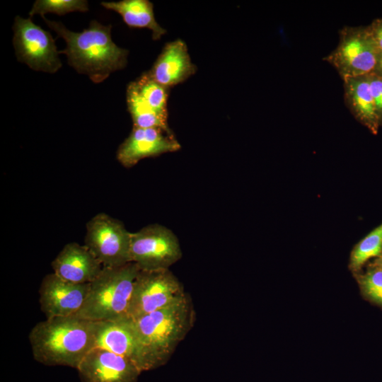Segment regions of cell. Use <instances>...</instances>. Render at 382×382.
<instances>
[{"instance_id":"1","label":"cell","mask_w":382,"mask_h":382,"mask_svg":"<svg viewBox=\"0 0 382 382\" xmlns=\"http://www.w3.org/2000/svg\"><path fill=\"white\" fill-rule=\"evenodd\" d=\"M196 313L190 295L164 308L131 318L137 338L141 369L165 364L194 325Z\"/></svg>"},{"instance_id":"2","label":"cell","mask_w":382,"mask_h":382,"mask_svg":"<svg viewBox=\"0 0 382 382\" xmlns=\"http://www.w3.org/2000/svg\"><path fill=\"white\" fill-rule=\"evenodd\" d=\"M47 25L66 42L64 54L69 64L77 72L87 75L94 83H100L110 74L124 69L128 50L117 46L111 37V25L92 21L88 28L75 33L62 23L42 16Z\"/></svg>"},{"instance_id":"3","label":"cell","mask_w":382,"mask_h":382,"mask_svg":"<svg viewBox=\"0 0 382 382\" xmlns=\"http://www.w3.org/2000/svg\"><path fill=\"white\" fill-rule=\"evenodd\" d=\"M29 342L36 361L76 369L95 347L93 323L75 316L46 318L32 328Z\"/></svg>"},{"instance_id":"4","label":"cell","mask_w":382,"mask_h":382,"mask_svg":"<svg viewBox=\"0 0 382 382\" xmlns=\"http://www.w3.org/2000/svg\"><path fill=\"white\" fill-rule=\"evenodd\" d=\"M139 270L134 262L119 267H103L90 283L86 301L74 316L92 321L127 318Z\"/></svg>"},{"instance_id":"5","label":"cell","mask_w":382,"mask_h":382,"mask_svg":"<svg viewBox=\"0 0 382 382\" xmlns=\"http://www.w3.org/2000/svg\"><path fill=\"white\" fill-rule=\"evenodd\" d=\"M379 52L369 25L344 26L337 47L323 59L344 81L374 72Z\"/></svg>"},{"instance_id":"6","label":"cell","mask_w":382,"mask_h":382,"mask_svg":"<svg viewBox=\"0 0 382 382\" xmlns=\"http://www.w3.org/2000/svg\"><path fill=\"white\" fill-rule=\"evenodd\" d=\"M169 270H141L135 278L127 317L136 318L173 305L186 296Z\"/></svg>"},{"instance_id":"7","label":"cell","mask_w":382,"mask_h":382,"mask_svg":"<svg viewBox=\"0 0 382 382\" xmlns=\"http://www.w3.org/2000/svg\"><path fill=\"white\" fill-rule=\"evenodd\" d=\"M130 261L141 270H168L182 257L180 242L164 226L149 224L131 233Z\"/></svg>"},{"instance_id":"8","label":"cell","mask_w":382,"mask_h":382,"mask_svg":"<svg viewBox=\"0 0 382 382\" xmlns=\"http://www.w3.org/2000/svg\"><path fill=\"white\" fill-rule=\"evenodd\" d=\"M130 236L122 221L99 213L86 224L84 245L103 267H119L131 262Z\"/></svg>"},{"instance_id":"9","label":"cell","mask_w":382,"mask_h":382,"mask_svg":"<svg viewBox=\"0 0 382 382\" xmlns=\"http://www.w3.org/2000/svg\"><path fill=\"white\" fill-rule=\"evenodd\" d=\"M13 46L19 62L35 71L54 73L62 63L52 35L30 18L16 16L13 24Z\"/></svg>"},{"instance_id":"10","label":"cell","mask_w":382,"mask_h":382,"mask_svg":"<svg viewBox=\"0 0 382 382\" xmlns=\"http://www.w3.org/2000/svg\"><path fill=\"white\" fill-rule=\"evenodd\" d=\"M76 370L81 382H137L142 372L130 359L100 347L93 348Z\"/></svg>"},{"instance_id":"11","label":"cell","mask_w":382,"mask_h":382,"mask_svg":"<svg viewBox=\"0 0 382 382\" xmlns=\"http://www.w3.org/2000/svg\"><path fill=\"white\" fill-rule=\"evenodd\" d=\"M90 283L75 284L66 281L54 272L42 280L40 304L46 318L74 316L83 305Z\"/></svg>"},{"instance_id":"12","label":"cell","mask_w":382,"mask_h":382,"mask_svg":"<svg viewBox=\"0 0 382 382\" xmlns=\"http://www.w3.org/2000/svg\"><path fill=\"white\" fill-rule=\"evenodd\" d=\"M180 149L173 134L159 128L133 127L117 151V161L125 168H131L148 157L175 152Z\"/></svg>"},{"instance_id":"13","label":"cell","mask_w":382,"mask_h":382,"mask_svg":"<svg viewBox=\"0 0 382 382\" xmlns=\"http://www.w3.org/2000/svg\"><path fill=\"white\" fill-rule=\"evenodd\" d=\"M53 272L75 284L93 281L103 266L85 245L76 242L66 244L52 262Z\"/></svg>"},{"instance_id":"14","label":"cell","mask_w":382,"mask_h":382,"mask_svg":"<svg viewBox=\"0 0 382 382\" xmlns=\"http://www.w3.org/2000/svg\"><path fill=\"white\" fill-rule=\"evenodd\" d=\"M93 323L95 347L125 357L141 371L137 338L130 318L93 321Z\"/></svg>"},{"instance_id":"15","label":"cell","mask_w":382,"mask_h":382,"mask_svg":"<svg viewBox=\"0 0 382 382\" xmlns=\"http://www.w3.org/2000/svg\"><path fill=\"white\" fill-rule=\"evenodd\" d=\"M196 70L186 44L178 39L164 46L148 73L157 83L169 88L187 79Z\"/></svg>"},{"instance_id":"16","label":"cell","mask_w":382,"mask_h":382,"mask_svg":"<svg viewBox=\"0 0 382 382\" xmlns=\"http://www.w3.org/2000/svg\"><path fill=\"white\" fill-rule=\"evenodd\" d=\"M344 100L354 117L376 134L381 127L368 75L345 79Z\"/></svg>"},{"instance_id":"17","label":"cell","mask_w":382,"mask_h":382,"mask_svg":"<svg viewBox=\"0 0 382 382\" xmlns=\"http://www.w3.org/2000/svg\"><path fill=\"white\" fill-rule=\"evenodd\" d=\"M101 5L118 13L130 28H148L152 31V38L160 39L166 30L157 23L153 4L148 0H122L102 2Z\"/></svg>"},{"instance_id":"18","label":"cell","mask_w":382,"mask_h":382,"mask_svg":"<svg viewBox=\"0 0 382 382\" xmlns=\"http://www.w3.org/2000/svg\"><path fill=\"white\" fill-rule=\"evenodd\" d=\"M127 104L132 119L133 127L159 128L173 134L168 124V117L147 106L131 83L127 88Z\"/></svg>"},{"instance_id":"19","label":"cell","mask_w":382,"mask_h":382,"mask_svg":"<svg viewBox=\"0 0 382 382\" xmlns=\"http://www.w3.org/2000/svg\"><path fill=\"white\" fill-rule=\"evenodd\" d=\"M130 83L147 106L163 116H168V88L154 81L148 72L144 73Z\"/></svg>"},{"instance_id":"20","label":"cell","mask_w":382,"mask_h":382,"mask_svg":"<svg viewBox=\"0 0 382 382\" xmlns=\"http://www.w3.org/2000/svg\"><path fill=\"white\" fill-rule=\"evenodd\" d=\"M381 252L382 223L354 246L349 257V270L354 275L359 273L369 259L379 257Z\"/></svg>"},{"instance_id":"21","label":"cell","mask_w":382,"mask_h":382,"mask_svg":"<svg viewBox=\"0 0 382 382\" xmlns=\"http://www.w3.org/2000/svg\"><path fill=\"white\" fill-rule=\"evenodd\" d=\"M354 276L363 297L382 308V266L369 263L366 271Z\"/></svg>"},{"instance_id":"22","label":"cell","mask_w":382,"mask_h":382,"mask_svg":"<svg viewBox=\"0 0 382 382\" xmlns=\"http://www.w3.org/2000/svg\"><path fill=\"white\" fill-rule=\"evenodd\" d=\"M88 10V1L85 0H37L29 15L40 14L42 17L47 13L64 15L73 11L85 12Z\"/></svg>"},{"instance_id":"23","label":"cell","mask_w":382,"mask_h":382,"mask_svg":"<svg viewBox=\"0 0 382 382\" xmlns=\"http://www.w3.org/2000/svg\"><path fill=\"white\" fill-rule=\"evenodd\" d=\"M380 126L382 127V77L373 72L368 75Z\"/></svg>"},{"instance_id":"24","label":"cell","mask_w":382,"mask_h":382,"mask_svg":"<svg viewBox=\"0 0 382 382\" xmlns=\"http://www.w3.org/2000/svg\"><path fill=\"white\" fill-rule=\"evenodd\" d=\"M380 52L382 51V18L374 19L368 25Z\"/></svg>"},{"instance_id":"25","label":"cell","mask_w":382,"mask_h":382,"mask_svg":"<svg viewBox=\"0 0 382 382\" xmlns=\"http://www.w3.org/2000/svg\"><path fill=\"white\" fill-rule=\"evenodd\" d=\"M374 73L382 77V51L379 52Z\"/></svg>"},{"instance_id":"26","label":"cell","mask_w":382,"mask_h":382,"mask_svg":"<svg viewBox=\"0 0 382 382\" xmlns=\"http://www.w3.org/2000/svg\"><path fill=\"white\" fill-rule=\"evenodd\" d=\"M371 264L382 266V252L379 257H376Z\"/></svg>"}]
</instances>
